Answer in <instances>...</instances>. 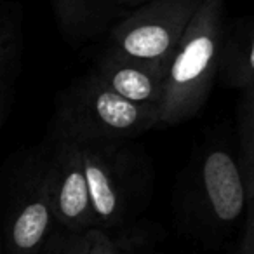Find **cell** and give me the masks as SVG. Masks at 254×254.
<instances>
[{
    "instance_id": "cell-1",
    "label": "cell",
    "mask_w": 254,
    "mask_h": 254,
    "mask_svg": "<svg viewBox=\"0 0 254 254\" xmlns=\"http://www.w3.org/2000/svg\"><path fill=\"white\" fill-rule=\"evenodd\" d=\"M226 28L225 0H204L167 64L162 124L187 122L205 105L221 66Z\"/></svg>"
},
{
    "instance_id": "cell-11",
    "label": "cell",
    "mask_w": 254,
    "mask_h": 254,
    "mask_svg": "<svg viewBox=\"0 0 254 254\" xmlns=\"http://www.w3.org/2000/svg\"><path fill=\"white\" fill-rule=\"evenodd\" d=\"M219 71L232 87L254 91V16L226 28Z\"/></svg>"
},
{
    "instance_id": "cell-9",
    "label": "cell",
    "mask_w": 254,
    "mask_h": 254,
    "mask_svg": "<svg viewBox=\"0 0 254 254\" xmlns=\"http://www.w3.org/2000/svg\"><path fill=\"white\" fill-rule=\"evenodd\" d=\"M23 60V7L4 0L0 7V127L11 117Z\"/></svg>"
},
{
    "instance_id": "cell-10",
    "label": "cell",
    "mask_w": 254,
    "mask_h": 254,
    "mask_svg": "<svg viewBox=\"0 0 254 254\" xmlns=\"http://www.w3.org/2000/svg\"><path fill=\"white\" fill-rule=\"evenodd\" d=\"M51 5L70 44L87 42L101 33L119 11L113 0H51Z\"/></svg>"
},
{
    "instance_id": "cell-3",
    "label": "cell",
    "mask_w": 254,
    "mask_h": 254,
    "mask_svg": "<svg viewBox=\"0 0 254 254\" xmlns=\"http://www.w3.org/2000/svg\"><path fill=\"white\" fill-rule=\"evenodd\" d=\"M204 0H153L120 19L108 53L167 71L171 58Z\"/></svg>"
},
{
    "instance_id": "cell-7",
    "label": "cell",
    "mask_w": 254,
    "mask_h": 254,
    "mask_svg": "<svg viewBox=\"0 0 254 254\" xmlns=\"http://www.w3.org/2000/svg\"><path fill=\"white\" fill-rule=\"evenodd\" d=\"M198 205L219 226H232L247 216L249 197L239 159L225 148H211L198 167Z\"/></svg>"
},
{
    "instance_id": "cell-13",
    "label": "cell",
    "mask_w": 254,
    "mask_h": 254,
    "mask_svg": "<svg viewBox=\"0 0 254 254\" xmlns=\"http://www.w3.org/2000/svg\"><path fill=\"white\" fill-rule=\"evenodd\" d=\"M91 230L85 233H73L63 230V233L53 237L42 254H89Z\"/></svg>"
},
{
    "instance_id": "cell-4",
    "label": "cell",
    "mask_w": 254,
    "mask_h": 254,
    "mask_svg": "<svg viewBox=\"0 0 254 254\" xmlns=\"http://www.w3.org/2000/svg\"><path fill=\"white\" fill-rule=\"evenodd\" d=\"M58 225L47 178V152L30 153L9 190L5 253L42 254Z\"/></svg>"
},
{
    "instance_id": "cell-6",
    "label": "cell",
    "mask_w": 254,
    "mask_h": 254,
    "mask_svg": "<svg viewBox=\"0 0 254 254\" xmlns=\"http://www.w3.org/2000/svg\"><path fill=\"white\" fill-rule=\"evenodd\" d=\"M98 228L122 225L131 205V171L119 143H80Z\"/></svg>"
},
{
    "instance_id": "cell-8",
    "label": "cell",
    "mask_w": 254,
    "mask_h": 254,
    "mask_svg": "<svg viewBox=\"0 0 254 254\" xmlns=\"http://www.w3.org/2000/svg\"><path fill=\"white\" fill-rule=\"evenodd\" d=\"M94 73L129 101L157 110L160 113L166 80L164 70L105 51V54L96 63Z\"/></svg>"
},
{
    "instance_id": "cell-15",
    "label": "cell",
    "mask_w": 254,
    "mask_h": 254,
    "mask_svg": "<svg viewBox=\"0 0 254 254\" xmlns=\"http://www.w3.org/2000/svg\"><path fill=\"white\" fill-rule=\"evenodd\" d=\"M117 9H138L145 4H150L153 0H113Z\"/></svg>"
},
{
    "instance_id": "cell-2",
    "label": "cell",
    "mask_w": 254,
    "mask_h": 254,
    "mask_svg": "<svg viewBox=\"0 0 254 254\" xmlns=\"http://www.w3.org/2000/svg\"><path fill=\"white\" fill-rule=\"evenodd\" d=\"M157 110L115 92L92 71L66 92L56 115L54 136L78 143H120L153 129Z\"/></svg>"
},
{
    "instance_id": "cell-5",
    "label": "cell",
    "mask_w": 254,
    "mask_h": 254,
    "mask_svg": "<svg viewBox=\"0 0 254 254\" xmlns=\"http://www.w3.org/2000/svg\"><path fill=\"white\" fill-rule=\"evenodd\" d=\"M47 178L58 226L73 233L98 228L80 143L56 136L47 150Z\"/></svg>"
},
{
    "instance_id": "cell-12",
    "label": "cell",
    "mask_w": 254,
    "mask_h": 254,
    "mask_svg": "<svg viewBox=\"0 0 254 254\" xmlns=\"http://www.w3.org/2000/svg\"><path fill=\"white\" fill-rule=\"evenodd\" d=\"M249 92L251 94L246 99L242 119H240L239 162L242 167V174L247 187V197H249L240 254H254V91Z\"/></svg>"
},
{
    "instance_id": "cell-14",
    "label": "cell",
    "mask_w": 254,
    "mask_h": 254,
    "mask_svg": "<svg viewBox=\"0 0 254 254\" xmlns=\"http://www.w3.org/2000/svg\"><path fill=\"white\" fill-rule=\"evenodd\" d=\"M89 254H134L124 240H119L108 233V230H91V247Z\"/></svg>"
}]
</instances>
